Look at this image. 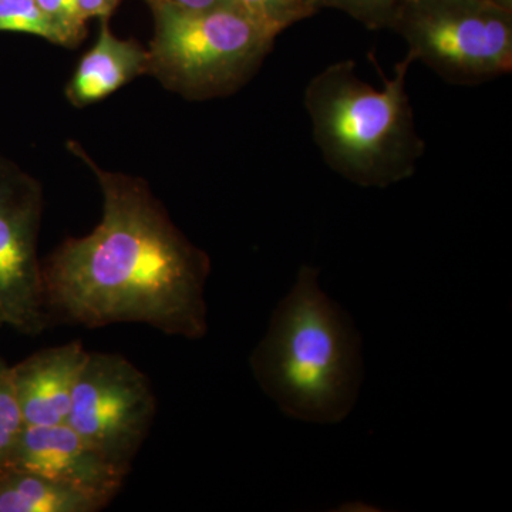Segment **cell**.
Instances as JSON below:
<instances>
[{
  "instance_id": "1",
  "label": "cell",
  "mask_w": 512,
  "mask_h": 512,
  "mask_svg": "<svg viewBox=\"0 0 512 512\" xmlns=\"http://www.w3.org/2000/svg\"><path fill=\"white\" fill-rule=\"evenodd\" d=\"M69 148L99 181L103 215L90 234L66 239L42 261L50 323H138L204 338L210 256L171 221L146 181L104 170L74 141Z\"/></svg>"
},
{
  "instance_id": "2",
  "label": "cell",
  "mask_w": 512,
  "mask_h": 512,
  "mask_svg": "<svg viewBox=\"0 0 512 512\" xmlns=\"http://www.w3.org/2000/svg\"><path fill=\"white\" fill-rule=\"evenodd\" d=\"M256 382L285 416L338 424L359 399L365 367L352 318L303 265L251 355Z\"/></svg>"
},
{
  "instance_id": "3",
  "label": "cell",
  "mask_w": 512,
  "mask_h": 512,
  "mask_svg": "<svg viewBox=\"0 0 512 512\" xmlns=\"http://www.w3.org/2000/svg\"><path fill=\"white\" fill-rule=\"evenodd\" d=\"M413 63L407 53L380 90L357 76L352 60L330 64L306 87L316 144L326 163L352 183L384 188L416 171L426 144L406 90Z\"/></svg>"
},
{
  "instance_id": "4",
  "label": "cell",
  "mask_w": 512,
  "mask_h": 512,
  "mask_svg": "<svg viewBox=\"0 0 512 512\" xmlns=\"http://www.w3.org/2000/svg\"><path fill=\"white\" fill-rule=\"evenodd\" d=\"M150 8L154 37L148 47V73L188 99H211L238 90L254 76L276 39L238 5Z\"/></svg>"
},
{
  "instance_id": "5",
  "label": "cell",
  "mask_w": 512,
  "mask_h": 512,
  "mask_svg": "<svg viewBox=\"0 0 512 512\" xmlns=\"http://www.w3.org/2000/svg\"><path fill=\"white\" fill-rule=\"evenodd\" d=\"M389 28L447 82L477 84L512 69L511 0H402Z\"/></svg>"
},
{
  "instance_id": "6",
  "label": "cell",
  "mask_w": 512,
  "mask_h": 512,
  "mask_svg": "<svg viewBox=\"0 0 512 512\" xmlns=\"http://www.w3.org/2000/svg\"><path fill=\"white\" fill-rule=\"evenodd\" d=\"M157 412L148 377L127 357L90 352L67 424L111 463L130 471Z\"/></svg>"
},
{
  "instance_id": "7",
  "label": "cell",
  "mask_w": 512,
  "mask_h": 512,
  "mask_svg": "<svg viewBox=\"0 0 512 512\" xmlns=\"http://www.w3.org/2000/svg\"><path fill=\"white\" fill-rule=\"evenodd\" d=\"M42 212L40 184L0 160V303L6 325L32 338L50 326L37 254Z\"/></svg>"
},
{
  "instance_id": "8",
  "label": "cell",
  "mask_w": 512,
  "mask_h": 512,
  "mask_svg": "<svg viewBox=\"0 0 512 512\" xmlns=\"http://www.w3.org/2000/svg\"><path fill=\"white\" fill-rule=\"evenodd\" d=\"M8 471H23L110 501L130 471L111 463L69 424L25 426ZM6 471V473H8Z\"/></svg>"
},
{
  "instance_id": "9",
  "label": "cell",
  "mask_w": 512,
  "mask_h": 512,
  "mask_svg": "<svg viewBox=\"0 0 512 512\" xmlns=\"http://www.w3.org/2000/svg\"><path fill=\"white\" fill-rule=\"evenodd\" d=\"M89 350L80 340L33 353L12 370L26 426H57L69 419L74 387Z\"/></svg>"
},
{
  "instance_id": "10",
  "label": "cell",
  "mask_w": 512,
  "mask_h": 512,
  "mask_svg": "<svg viewBox=\"0 0 512 512\" xmlns=\"http://www.w3.org/2000/svg\"><path fill=\"white\" fill-rule=\"evenodd\" d=\"M148 66V49L136 40L120 39L111 32L109 19H103L97 42L82 57L67 84V99L74 107L99 103L148 73Z\"/></svg>"
},
{
  "instance_id": "11",
  "label": "cell",
  "mask_w": 512,
  "mask_h": 512,
  "mask_svg": "<svg viewBox=\"0 0 512 512\" xmlns=\"http://www.w3.org/2000/svg\"><path fill=\"white\" fill-rule=\"evenodd\" d=\"M109 503L23 471H8L0 476V512H97Z\"/></svg>"
},
{
  "instance_id": "12",
  "label": "cell",
  "mask_w": 512,
  "mask_h": 512,
  "mask_svg": "<svg viewBox=\"0 0 512 512\" xmlns=\"http://www.w3.org/2000/svg\"><path fill=\"white\" fill-rule=\"evenodd\" d=\"M25 426L13 386L12 370L0 357V476L8 471L13 450Z\"/></svg>"
},
{
  "instance_id": "13",
  "label": "cell",
  "mask_w": 512,
  "mask_h": 512,
  "mask_svg": "<svg viewBox=\"0 0 512 512\" xmlns=\"http://www.w3.org/2000/svg\"><path fill=\"white\" fill-rule=\"evenodd\" d=\"M249 18L275 37L295 23L315 15L305 0H234Z\"/></svg>"
},
{
  "instance_id": "14",
  "label": "cell",
  "mask_w": 512,
  "mask_h": 512,
  "mask_svg": "<svg viewBox=\"0 0 512 512\" xmlns=\"http://www.w3.org/2000/svg\"><path fill=\"white\" fill-rule=\"evenodd\" d=\"M0 32L25 33L60 46L56 30L35 0H0Z\"/></svg>"
},
{
  "instance_id": "15",
  "label": "cell",
  "mask_w": 512,
  "mask_h": 512,
  "mask_svg": "<svg viewBox=\"0 0 512 512\" xmlns=\"http://www.w3.org/2000/svg\"><path fill=\"white\" fill-rule=\"evenodd\" d=\"M400 2L402 0H305L315 13L322 8L342 10L369 29L389 28Z\"/></svg>"
},
{
  "instance_id": "16",
  "label": "cell",
  "mask_w": 512,
  "mask_h": 512,
  "mask_svg": "<svg viewBox=\"0 0 512 512\" xmlns=\"http://www.w3.org/2000/svg\"><path fill=\"white\" fill-rule=\"evenodd\" d=\"M45 18L56 30L60 46L74 47L86 36L87 19L79 0H35Z\"/></svg>"
},
{
  "instance_id": "17",
  "label": "cell",
  "mask_w": 512,
  "mask_h": 512,
  "mask_svg": "<svg viewBox=\"0 0 512 512\" xmlns=\"http://www.w3.org/2000/svg\"><path fill=\"white\" fill-rule=\"evenodd\" d=\"M148 5H165L183 10H207L220 6L237 5L234 0H147Z\"/></svg>"
},
{
  "instance_id": "18",
  "label": "cell",
  "mask_w": 512,
  "mask_h": 512,
  "mask_svg": "<svg viewBox=\"0 0 512 512\" xmlns=\"http://www.w3.org/2000/svg\"><path fill=\"white\" fill-rule=\"evenodd\" d=\"M121 0H79L80 9L84 18L109 19L114 10L120 5Z\"/></svg>"
},
{
  "instance_id": "19",
  "label": "cell",
  "mask_w": 512,
  "mask_h": 512,
  "mask_svg": "<svg viewBox=\"0 0 512 512\" xmlns=\"http://www.w3.org/2000/svg\"><path fill=\"white\" fill-rule=\"evenodd\" d=\"M6 325L5 311H3L2 303H0V328Z\"/></svg>"
}]
</instances>
